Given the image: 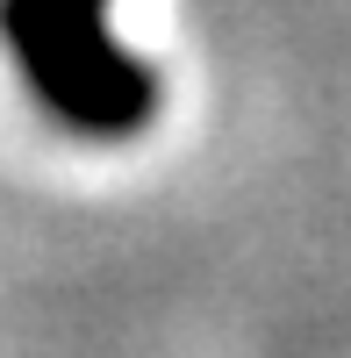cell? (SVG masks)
Segmentation results:
<instances>
[{"label": "cell", "instance_id": "6da1fadb", "mask_svg": "<svg viewBox=\"0 0 351 358\" xmlns=\"http://www.w3.org/2000/svg\"><path fill=\"white\" fill-rule=\"evenodd\" d=\"M108 8L115 0H0V36L22 79L86 136H129L158 101L151 65L108 29Z\"/></svg>", "mask_w": 351, "mask_h": 358}]
</instances>
